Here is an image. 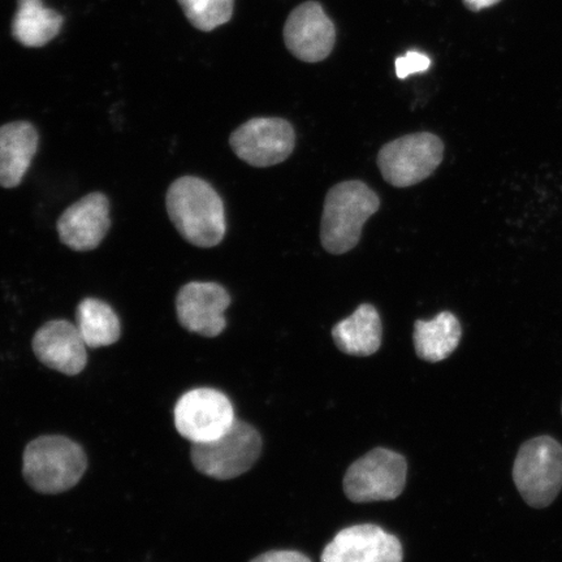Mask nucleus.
Instances as JSON below:
<instances>
[{"label":"nucleus","mask_w":562,"mask_h":562,"mask_svg":"<svg viewBox=\"0 0 562 562\" xmlns=\"http://www.w3.org/2000/svg\"><path fill=\"white\" fill-rule=\"evenodd\" d=\"M87 468L88 459L82 447L59 435L35 439L24 451L25 481L40 494L56 495L75 487Z\"/></svg>","instance_id":"3"},{"label":"nucleus","mask_w":562,"mask_h":562,"mask_svg":"<svg viewBox=\"0 0 562 562\" xmlns=\"http://www.w3.org/2000/svg\"><path fill=\"white\" fill-rule=\"evenodd\" d=\"M405 457L385 448L372 449L348 469L344 492L353 503L395 501L406 484Z\"/></svg>","instance_id":"6"},{"label":"nucleus","mask_w":562,"mask_h":562,"mask_svg":"<svg viewBox=\"0 0 562 562\" xmlns=\"http://www.w3.org/2000/svg\"><path fill=\"white\" fill-rule=\"evenodd\" d=\"M462 329L452 313L442 312L431 321H417L414 325V348L420 360L440 362L459 347Z\"/></svg>","instance_id":"17"},{"label":"nucleus","mask_w":562,"mask_h":562,"mask_svg":"<svg viewBox=\"0 0 562 562\" xmlns=\"http://www.w3.org/2000/svg\"><path fill=\"white\" fill-rule=\"evenodd\" d=\"M33 350L48 369L77 375L87 368V344L74 323L63 319L47 322L33 337Z\"/></svg>","instance_id":"14"},{"label":"nucleus","mask_w":562,"mask_h":562,"mask_svg":"<svg viewBox=\"0 0 562 562\" xmlns=\"http://www.w3.org/2000/svg\"><path fill=\"white\" fill-rule=\"evenodd\" d=\"M76 326L91 349L110 347L121 339L122 325L108 302L83 299L76 308Z\"/></svg>","instance_id":"19"},{"label":"nucleus","mask_w":562,"mask_h":562,"mask_svg":"<svg viewBox=\"0 0 562 562\" xmlns=\"http://www.w3.org/2000/svg\"><path fill=\"white\" fill-rule=\"evenodd\" d=\"M167 213L186 241L214 248L226 236L227 222L221 195L195 176L175 180L166 195Z\"/></svg>","instance_id":"1"},{"label":"nucleus","mask_w":562,"mask_h":562,"mask_svg":"<svg viewBox=\"0 0 562 562\" xmlns=\"http://www.w3.org/2000/svg\"><path fill=\"white\" fill-rule=\"evenodd\" d=\"M333 20L318 2H306L294 9L284 26V41L297 59L306 63L325 60L335 46Z\"/></svg>","instance_id":"12"},{"label":"nucleus","mask_w":562,"mask_h":562,"mask_svg":"<svg viewBox=\"0 0 562 562\" xmlns=\"http://www.w3.org/2000/svg\"><path fill=\"white\" fill-rule=\"evenodd\" d=\"M261 452V435L249 424L235 419L221 438L193 445L191 457L196 472L213 480L228 481L249 472Z\"/></svg>","instance_id":"5"},{"label":"nucleus","mask_w":562,"mask_h":562,"mask_svg":"<svg viewBox=\"0 0 562 562\" xmlns=\"http://www.w3.org/2000/svg\"><path fill=\"white\" fill-rule=\"evenodd\" d=\"M250 562H312V560L297 551H270L259 554Z\"/></svg>","instance_id":"22"},{"label":"nucleus","mask_w":562,"mask_h":562,"mask_svg":"<svg viewBox=\"0 0 562 562\" xmlns=\"http://www.w3.org/2000/svg\"><path fill=\"white\" fill-rule=\"evenodd\" d=\"M234 406L221 391L195 389L182 395L175 406L176 430L192 445L221 438L235 422Z\"/></svg>","instance_id":"8"},{"label":"nucleus","mask_w":562,"mask_h":562,"mask_svg":"<svg viewBox=\"0 0 562 562\" xmlns=\"http://www.w3.org/2000/svg\"><path fill=\"white\" fill-rule=\"evenodd\" d=\"M231 296L221 284L193 281L182 286L176 297V315L189 333L205 337L220 336L227 327L224 316Z\"/></svg>","instance_id":"10"},{"label":"nucleus","mask_w":562,"mask_h":562,"mask_svg":"<svg viewBox=\"0 0 562 562\" xmlns=\"http://www.w3.org/2000/svg\"><path fill=\"white\" fill-rule=\"evenodd\" d=\"M382 319L374 306L363 304L349 316L337 323L333 337L337 348L344 353L369 357L382 346Z\"/></svg>","instance_id":"16"},{"label":"nucleus","mask_w":562,"mask_h":562,"mask_svg":"<svg viewBox=\"0 0 562 562\" xmlns=\"http://www.w3.org/2000/svg\"><path fill=\"white\" fill-rule=\"evenodd\" d=\"M501 2L502 0H463L468 9L473 12H480Z\"/></svg>","instance_id":"23"},{"label":"nucleus","mask_w":562,"mask_h":562,"mask_svg":"<svg viewBox=\"0 0 562 562\" xmlns=\"http://www.w3.org/2000/svg\"><path fill=\"white\" fill-rule=\"evenodd\" d=\"M110 227V201L101 192L82 196L60 215L56 224L60 241L75 251L97 249Z\"/></svg>","instance_id":"13"},{"label":"nucleus","mask_w":562,"mask_h":562,"mask_svg":"<svg viewBox=\"0 0 562 562\" xmlns=\"http://www.w3.org/2000/svg\"><path fill=\"white\" fill-rule=\"evenodd\" d=\"M519 494L532 508L551 505L562 488V446L551 437H538L519 448L513 465Z\"/></svg>","instance_id":"4"},{"label":"nucleus","mask_w":562,"mask_h":562,"mask_svg":"<svg viewBox=\"0 0 562 562\" xmlns=\"http://www.w3.org/2000/svg\"><path fill=\"white\" fill-rule=\"evenodd\" d=\"M63 18L47 9L42 0H19L18 11L12 21V34L19 44L26 47H42L60 33Z\"/></svg>","instance_id":"18"},{"label":"nucleus","mask_w":562,"mask_h":562,"mask_svg":"<svg viewBox=\"0 0 562 562\" xmlns=\"http://www.w3.org/2000/svg\"><path fill=\"white\" fill-rule=\"evenodd\" d=\"M296 143L292 125L279 117H256L232 133L236 156L252 167H271L291 156Z\"/></svg>","instance_id":"9"},{"label":"nucleus","mask_w":562,"mask_h":562,"mask_svg":"<svg viewBox=\"0 0 562 562\" xmlns=\"http://www.w3.org/2000/svg\"><path fill=\"white\" fill-rule=\"evenodd\" d=\"M430 66V58L419 52H407L395 61L396 75L400 80L407 79L412 75L426 72Z\"/></svg>","instance_id":"21"},{"label":"nucleus","mask_w":562,"mask_h":562,"mask_svg":"<svg viewBox=\"0 0 562 562\" xmlns=\"http://www.w3.org/2000/svg\"><path fill=\"white\" fill-rule=\"evenodd\" d=\"M445 157V144L432 133H414L386 144L378 166L389 184L407 188L431 176Z\"/></svg>","instance_id":"7"},{"label":"nucleus","mask_w":562,"mask_h":562,"mask_svg":"<svg viewBox=\"0 0 562 562\" xmlns=\"http://www.w3.org/2000/svg\"><path fill=\"white\" fill-rule=\"evenodd\" d=\"M191 24L202 32L216 30L234 15L235 0H179Z\"/></svg>","instance_id":"20"},{"label":"nucleus","mask_w":562,"mask_h":562,"mask_svg":"<svg viewBox=\"0 0 562 562\" xmlns=\"http://www.w3.org/2000/svg\"><path fill=\"white\" fill-rule=\"evenodd\" d=\"M403 546L376 525L341 530L322 553V562H403Z\"/></svg>","instance_id":"11"},{"label":"nucleus","mask_w":562,"mask_h":562,"mask_svg":"<svg viewBox=\"0 0 562 562\" xmlns=\"http://www.w3.org/2000/svg\"><path fill=\"white\" fill-rule=\"evenodd\" d=\"M38 145V131L30 122L0 126V187L13 189L21 184Z\"/></svg>","instance_id":"15"},{"label":"nucleus","mask_w":562,"mask_h":562,"mask_svg":"<svg viewBox=\"0 0 562 562\" xmlns=\"http://www.w3.org/2000/svg\"><path fill=\"white\" fill-rule=\"evenodd\" d=\"M381 206L375 192L362 181H346L328 192L323 210L321 240L331 255H344L360 243L364 223Z\"/></svg>","instance_id":"2"}]
</instances>
